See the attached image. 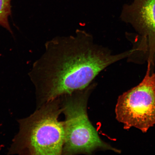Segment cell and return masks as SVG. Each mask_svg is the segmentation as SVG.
Returning <instances> with one entry per match:
<instances>
[{
	"label": "cell",
	"mask_w": 155,
	"mask_h": 155,
	"mask_svg": "<svg viewBox=\"0 0 155 155\" xmlns=\"http://www.w3.org/2000/svg\"><path fill=\"white\" fill-rule=\"evenodd\" d=\"M45 48L29 74L36 87L38 107L87 88L106 68L134 53L131 49L113 54L95 43L91 34L79 29L71 35L52 38Z\"/></svg>",
	"instance_id": "1"
},
{
	"label": "cell",
	"mask_w": 155,
	"mask_h": 155,
	"mask_svg": "<svg viewBox=\"0 0 155 155\" xmlns=\"http://www.w3.org/2000/svg\"><path fill=\"white\" fill-rule=\"evenodd\" d=\"M61 97L38 107L30 117L21 121L12 152L32 155H62L64 143Z\"/></svg>",
	"instance_id": "2"
},
{
	"label": "cell",
	"mask_w": 155,
	"mask_h": 155,
	"mask_svg": "<svg viewBox=\"0 0 155 155\" xmlns=\"http://www.w3.org/2000/svg\"><path fill=\"white\" fill-rule=\"evenodd\" d=\"M93 83L87 88L61 97L65 131L64 155L92 154L99 151H112L120 153L100 138L87 114L89 97L96 87Z\"/></svg>",
	"instance_id": "3"
},
{
	"label": "cell",
	"mask_w": 155,
	"mask_h": 155,
	"mask_svg": "<svg viewBox=\"0 0 155 155\" xmlns=\"http://www.w3.org/2000/svg\"><path fill=\"white\" fill-rule=\"evenodd\" d=\"M148 62L144 78L139 84L118 98L115 112L117 121L126 130L135 127L147 132L155 124V73Z\"/></svg>",
	"instance_id": "4"
},
{
	"label": "cell",
	"mask_w": 155,
	"mask_h": 155,
	"mask_svg": "<svg viewBox=\"0 0 155 155\" xmlns=\"http://www.w3.org/2000/svg\"><path fill=\"white\" fill-rule=\"evenodd\" d=\"M121 20L130 25L142 38L141 50L148 52L147 61H155V0H133L122 9Z\"/></svg>",
	"instance_id": "5"
},
{
	"label": "cell",
	"mask_w": 155,
	"mask_h": 155,
	"mask_svg": "<svg viewBox=\"0 0 155 155\" xmlns=\"http://www.w3.org/2000/svg\"><path fill=\"white\" fill-rule=\"evenodd\" d=\"M11 0H0V25L12 33L8 21V17L11 13Z\"/></svg>",
	"instance_id": "6"
}]
</instances>
